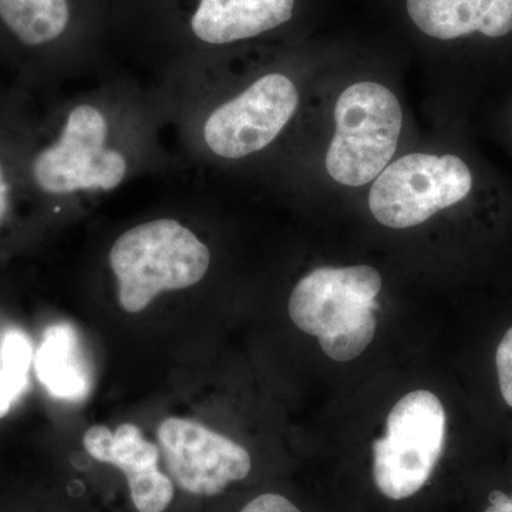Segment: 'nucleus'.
Returning <instances> with one entry per match:
<instances>
[{
  "instance_id": "obj_9",
  "label": "nucleus",
  "mask_w": 512,
  "mask_h": 512,
  "mask_svg": "<svg viewBox=\"0 0 512 512\" xmlns=\"http://www.w3.org/2000/svg\"><path fill=\"white\" fill-rule=\"evenodd\" d=\"M293 8L295 0H198L190 32L202 45H231L279 28Z\"/></svg>"
},
{
  "instance_id": "obj_13",
  "label": "nucleus",
  "mask_w": 512,
  "mask_h": 512,
  "mask_svg": "<svg viewBox=\"0 0 512 512\" xmlns=\"http://www.w3.org/2000/svg\"><path fill=\"white\" fill-rule=\"evenodd\" d=\"M26 123L18 114L0 119V228L9 220L16 198L28 195L23 173Z\"/></svg>"
},
{
  "instance_id": "obj_4",
  "label": "nucleus",
  "mask_w": 512,
  "mask_h": 512,
  "mask_svg": "<svg viewBox=\"0 0 512 512\" xmlns=\"http://www.w3.org/2000/svg\"><path fill=\"white\" fill-rule=\"evenodd\" d=\"M335 123L326 154L330 177L348 187L376 180L399 144L403 113L397 97L379 83L353 84L340 94Z\"/></svg>"
},
{
  "instance_id": "obj_8",
  "label": "nucleus",
  "mask_w": 512,
  "mask_h": 512,
  "mask_svg": "<svg viewBox=\"0 0 512 512\" xmlns=\"http://www.w3.org/2000/svg\"><path fill=\"white\" fill-rule=\"evenodd\" d=\"M83 446L94 460L123 471L138 512L167 510L174 498L173 480L158 468L160 451L137 426L123 423L114 431L94 426L84 434Z\"/></svg>"
},
{
  "instance_id": "obj_11",
  "label": "nucleus",
  "mask_w": 512,
  "mask_h": 512,
  "mask_svg": "<svg viewBox=\"0 0 512 512\" xmlns=\"http://www.w3.org/2000/svg\"><path fill=\"white\" fill-rule=\"evenodd\" d=\"M72 20L70 0H0V29L23 52L43 59L42 89L46 92V56L62 43Z\"/></svg>"
},
{
  "instance_id": "obj_16",
  "label": "nucleus",
  "mask_w": 512,
  "mask_h": 512,
  "mask_svg": "<svg viewBox=\"0 0 512 512\" xmlns=\"http://www.w3.org/2000/svg\"><path fill=\"white\" fill-rule=\"evenodd\" d=\"M241 512H301L288 498L279 494H262L249 501Z\"/></svg>"
},
{
  "instance_id": "obj_7",
  "label": "nucleus",
  "mask_w": 512,
  "mask_h": 512,
  "mask_svg": "<svg viewBox=\"0 0 512 512\" xmlns=\"http://www.w3.org/2000/svg\"><path fill=\"white\" fill-rule=\"evenodd\" d=\"M158 441L171 480L197 497L221 494L251 471V456L241 444L195 420H164L158 427Z\"/></svg>"
},
{
  "instance_id": "obj_14",
  "label": "nucleus",
  "mask_w": 512,
  "mask_h": 512,
  "mask_svg": "<svg viewBox=\"0 0 512 512\" xmlns=\"http://www.w3.org/2000/svg\"><path fill=\"white\" fill-rule=\"evenodd\" d=\"M30 363H32V349L28 340L18 332H9L3 340L0 373L5 377L16 399L28 384Z\"/></svg>"
},
{
  "instance_id": "obj_3",
  "label": "nucleus",
  "mask_w": 512,
  "mask_h": 512,
  "mask_svg": "<svg viewBox=\"0 0 512 512\" xmlns=\"http://www.w3.org/2000/svg\"><path fill=\"white\" fill-rule=\"evenodd\" d=\"M380 289L382 278L370 266H325L296 284L289 316L299 329L319 339L326 356L350 362L375 338Z\"/></svg>"
},
{
  "instance_id": "obj_2",
  "label": "nucleus",
  "mask_w": 512,
  "mask_h": 512,
  "mask_svg": "<svg viewBox=\"0 0 512 512\" xmlns=\"http://www.w3.org/2000/svg\"><path fill=\"white\" fill-rule=\"evenodd\" d=\"M121 309L146 311L158 296L201 284L211 268V249L180 215L158 214L114 239L107 255Z\"/></svg>"
},
{
  "instance_id": "obj_1",
  "label": "nucleus",
  "mask_w": 512,
  "mask_h": 512,
  "mask_svg": "<svg viewBox=\"0 0 512 512\" xmlns=\"http://www.w3.org/2000/svg\"><path fill=\"white\" fill-rule=\"evenodd\" d=\"M49 101L26 124L23 173L29 197L56 214L180 168L160 94L138 74L103 70L60 87Z\"/></svg>"
},
{
  "instance_id": "obj_10",
  "label": "nucleus",
  "mask_w": 512,
  "mask_h": 512,
  "mask_svg": "<svg viewBox=\"0 0 512 512\" xmlns=\"http://www.w3.org/2000/svg\"><path fill=\"white\" fill-rule=\"evenodd\" d=\"M407 10L421 32L440 40L512 30V0H407Z\"/></svg>"
},
{
  "instance_id": "obj_15",
  "label": "nucleus",
  "mask_w": 512,
  "mask_h": 512,
  "mask_svg": "<svg viewBox=\"0 0 512 512\" xmlns=\"http://www.w3.org/2000/svg\"><path fill=\"white\" fill-rule=\"evenodd\" d=\"M495 363H497L501 394L505 403L512 407V328L505 333L498 345Z\"/></svg>"
},
{
  "instance_id": "obj_5",
  "label": "nucleus",
  "mask_w": 512,
  "mask_h": 512,
  "mask_svg": "<svg viewBox=\"0 0 512 512\" xmlns=\"http://www.w3.org/2000/svg\"><path fill=\"white\" fill-rule=\"evenodd\" d=\"M446 443V412L436 394H406L387 417L386 436L373 443V476L380 493L404 500L430 480Z\"/></svg>"
},
{
  "instance_id": "obj_12",
  "label": "nucleus",
  "mask_w": 512,
  "mask_h": 512,
  "mask_svg": "<svg viewBox=\"0 0 512 512\" xmlns=\"http://www.w3.org/2000/svg\"><path fill=\"white\" fill-rule=\"evenodd\" d=\"M37 377L50 394L63 400H82L89 394L90 377L80 359L73 329L66 325L46 330L42 346L37 350Z\"/></svg>"
},
{
  "instance_id": "obj_6",
  "label": "nucleus",
  "mask_w": 512,
  "mask_h": 512,
  "mask_svg": "<svg viewBox=\"0 0 512 512\" xmlns=\"http://www.w3.org/2000/svg\"><path fill=\"white\" fill-rule=\"evenodd\" d=\"M470 168L456 156L410 154L384 168L369 195L373 217L384 227L423 224L470 194Z\"/></svg>"
},
{
  "instance_id": "obj_17",
  "label": "nucleus",
  "mask_w": 512,
  "mask_h": 512,
  "mask_svg": "<svg viewBox=\"0 0 512 512\" xmlns=\"http://www.w3.org/2000/svg\"><path fill=\"white\" fill-rule=\"evenodd\" d=\"M15 400V394L12 393L5 377L0 373V419H3L10 412V407L15 403Z\"/></svg>"
}]
</instances>
